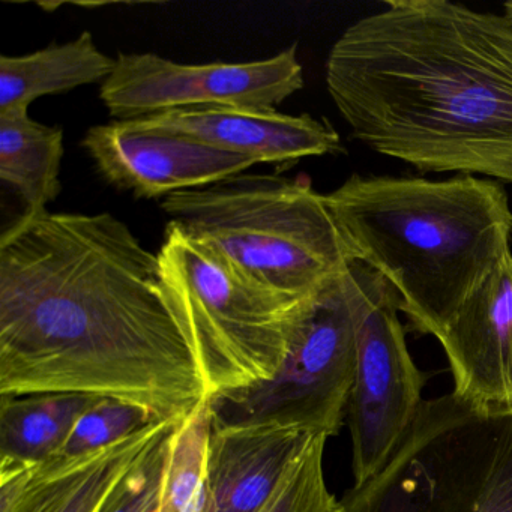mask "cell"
Returning <instances> with one entry per match:
<instances>
[{
  "instance_id": "14",
  "label": "cell",
  "mask_w": 512,
  "mask_h": 512,
  "mask_svg": "<svg viewBox=\"0 0 512 512\" xmlns=\"http://www.w3.org/2000/svg\"><path fill=\"white\" fill-rule=\"evenodd\" d=\"M310 434L280 425H212L208 475L217 512H259Z\"/></svg>"
},
{
  "instance_id": "12",
  "label": "cell",
  "mask_w": 512,
  "mask_h": 512,
  "mask_svg": "<svg viewBox=\"0 0 512 512\" xmlns=\"http://www.w3.org/2000/svg\"><path fill=\"white\" fill-rule=\"evenodd\" d=\"M181 421H154L137 433L76 457L0 463V512H100L125 476Z\"/></svg>"
},
{
  "instance_id": "22",
  "label": "cell",
  "mask_w": 512,
  "mask_h": 512,
  "mask_svg": "<svg viewBox=\"0 0 512 512\" xmlns=\"http://www.w3.org/2000/svg\"><path fill=\"white\" fill-rule=\"evenodd\" d=\"M170 434L125 476L100 512H158Z\"/></svg>"
},
{
  "instance_id": "7",
  "label": "cell",
  "mask_w": 512,
  "mask_h": 512,
  "mask_svg": "<svg viewBox=\"0 0 512 512\" xmlns=\"http://www.w3.org/2000/svg\"><path fill=\"white\" fill-rule=\"evenodd\" d=\"M361 275L355 383L346 413L353 485L364 484L391 460L421 412L422 389L427 383L407 349L398 319L400 296L364 263Z\"/></svg>"
},
{
  "instance_id": "19",
  "label": "cell",
  "mask_w": 512,
  "mask_h": 512,
  "mask_svg": "<svg viewBox=\"0 0 512 512\" xmlns=\"http://www.w3.org/2000/svg\"><path fill=\"white\" fill-rule=\"evenodd\" d=\"M209 397L170 434L158 512H217L208 475Z\"/></svg>"
},
{
  "instance_id": "9",
  "label": "cell",
  "mask_w": 512,
  "mask_h": 512,
  "mask_svg": "<svg viewBox=\"0 0 512 512\" xmlns=\"http://www.w3.org/2000/svg\"><path fill=\"white\" fill-rule=\"evenodd\" d=\"M83 149L98 175L140 199H160L241 175L256 161L199 140L113 121L89 128Z\"/></svg>"
},
{
  "instance_id": "16",
  "label": "cell",
  "mask_w": 512,
  "mask_h": 512,
  "mask_svg": "<svg viewBox=\"0 0 512 512\" xmlns=\"http://www.w3.org/2000/svg\"><path fill=\"white\" fill-rule=\"evenodd\" d=\"M470 412L452 394L424 401L415 424L385 467L361 485L346 491L343 512H421L425 481L416 454L449 422Z\"/></svg>"
},
{
  "instance_id": "20",
  "label": "cell",
  "mask_w": 512,
  "mask_h": 512,
  "mask_svg": "<svg viewBox=\"0 0 512 512\" xmlns=\"http://www.w3.org/2000/svg\"><path fill=\"white\" fill-rule=\"evenodd\" d=\"M328 439L322 434L308 437L259 512H343V503L326 484L323 457Z\"/></svg>"
},
{
  "instance_id": "8",
  "label": "cell",
  "mask_w": 512,
  "mask_h": 512,
  "mask_svg": "<svg viewBox=\"0 0 512 512\" xmlns=\"http://www.w3.org/2000/svg\"><path fill=\"white\" fill-rule=\"evenodd\" d=\"M100 98L116 121L202 107L275 109L304 88L296 46L253 62L185 65L154 53H119Z\"/></svg>"
},
{
  "instance_id": "21",
  "label": "cell",
  "mask_w": 512,
  "mask_h": 512,
  "mask_svg": "<svg viewBox=\"0 0 512 512\" xmlns=\"http://www.w3.org/2000/svg\"><path fill=\"white\" fill-rule=\"evenodd\" d=\"M154 421V415L134 404L112 398H100L74 425L62 455L76 457L113 445Z\"/></svg>"
},
{
  "instance_id": "2",
  "label": "cell",
  "mask_w": 512,
  "mask_h": 512,
  "mask_svg": "<svg viewBox=\"0 0 512 512\" xmlns=\"http://www.w3.org/2000/svg\"><path fill=\"white\" fill-rule=\"evenodd\" d=\"M326 88L352 136L422 172L512 184V23L389 0L332 46Z\"/></svg>"
},
{
  "instance_id": "18",
  "label": "cell",
  "mask_w": 512,
  "mask_h": 512,
  "mask_svg": "<svg viewBox=\"0 0 512 512\" xmlns=\"http://www.w3.org/2000/svg\"><path fill=\"white\" fill-rule=\"evenodd\" d=\"M100 398L70 392L0 397V463L59 457L77 419Z\"/></svg>"
},
{
  "instance_id": "23",
  "label": "cell",
  "mask_w": 512,
  "mask_h": 512,
  "mask_svg": "<svg viewBox=\"0 0 512 512\" xmlns=\"http://www.w3.org/2000/svg\"><path fill=\"white\" fill-rule=\"evenodd\" d=\"M503 10H505V14H503V16L512 23V0L511 2H506V4L503 5Z\"/></svg>"
},
{
  "instance_id": "4",
  "label": "cell",
  "mask_w": 512,
  "mask_h": 512,
  "mask_svg": "<svg viewBox=\"0 0 512 512\" xmlns=\"http://www.w3.org/2000/svg\"><path fill=\"white\" fill-rule=\"evenodd\" d=\"M161 208L242 274L293 298L355 262L328 197L308 179L241 173L172 194Z\"/></svg>"
},
{
  "instance_id": "5",
  "label": "cell",
  "mask_w": 512,
  "mask_h": 512,
  "mask_svg": "<svg viewBox=\"0 0 512 512\" xmlns=\"http://www.w3.org/2000/svg\"><path fill=\"white\" fill-rule=\"evenodd\" d=\"M158 259L208 397L271 380L289 355L308 295L293 298L251 280L173 221Z\"/></svg>"
},
{
  "instance_id": "17",
  "label": "cell",
  "mask_w": 512,
  "mask_h": 512,
  "mask_svg": "<svg viewBox=\"0 0 512 512\" xmlns=\"http://www.w3.org/2000/svg\"><path fill=\"white\" fill-rule=\"evenodd\" d=\"M64 130L41 124L29 110L0 113V181L13 188L25 212L49 211L61 194Z\"/></svg>"
},
{
  "instance_id": "13",
  "label": "cell",
  "mask_w": 512,
  "mask_h": 512,
  "mask_svg": "<svg viewBox=\"0 0 512 512\" xmlns=\"http://www.w3.org/2000/svg\"><path fill=\"white\" fill-rule=\"evenodd\" d=\"M134 122L244 155L257 164L281 166L341 151L340 136L328 122L310 115H284L277 109L202 107L158 113Z\"/></svg>"
},
{
  "instance_id": "15",
  "label": "cell",
  "mask_w": 512,
  "mask_h": 512,
  "mask_svg": "<svg viewBox=\"0 0 512 512\" xmlns=\"http://www.w3.org/2000/svg\"><path fill=\"white\" fill-rule=\"evenodd\" d=\"M116 67L83 32L67 44H52L31 55L0 56V113L29 110L35 100L80 86L103 85Z\"/></svg>"
},
{
  "instance_id": "1",
  "label": "cell",
  "mask_w": 512,
  "mask_h": 512,
  "mask_svg": "<svg viewBox=\"0 0 512 512\" xmlns=\"http://www.w3.org/2000/svg\"><path fill=\"white\" fill-rule=\"evenodd\" d=\"M95 395L182 421L208 398L158 253L115 215L25 212L0 235V397Z\"/></svg>"
},
{
  "instance_id": "3",
  "label": "cell",
  "mask_w": 512,
  "mask_h": 512,
  "mask_svg": "<svg viewBox=\"0 0 512 512\" xmlns=\"http://www.w3.org/2000/svg\"><path fill=\"white\" fill-rule=\"evenodd\" d=\"M326 197L353 260L382 275L412 328L434 338L511 253V206L496 181L355 175Z\"/></svg>"
},
{
  "instance_id": "11",
  "label": "cell",
  "mask_w": 512,
  "mask_h": 512,
  "mask_svg": "<svg viewBox=\"0 0 512 512\" xmlns=\"http://www.w3.org/2000/svg\"><path fill=\"white\" fill-rule=\"evenodd\" d=\"M455 400L476 416L512 415V253L470 293L436 338Z\"/></svg>"
},
{
  "instance_id": "6",
  "label": "cell",
  "mask_w": 512,
  "mask_h": 512,
  "mask_svg": "<svg viewBox=\"0 0 512 512\" xmlns=\"http://www.w3.org/2000/svg\"><path fill=\"white\" fill-rule=\"evenodd\" d=\"M361 263L305 298L289 355L274 377L211 400L212 425H280L331 437L346 418L356 373Z\"/></svg>"
},
{
  "instance_id": "10",
  "label": "cell",
  "mask_w": 512,
  "mask_h": 512,
  "mask_svg": "<svg viewBox=\"0 0 512 512\" xmlns=\"http://www.w3.org/2000/svg\"><path fill=\"white\" fill-rule=\"evenodd\" d=\"M416 461L421 512H512V415L467 412L436 431Z\"/></svg>"
}]
</instances>
